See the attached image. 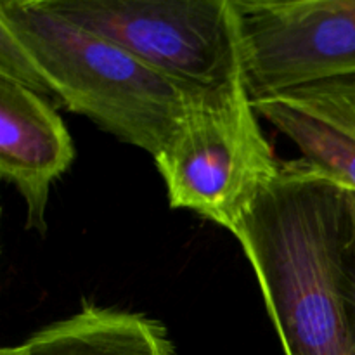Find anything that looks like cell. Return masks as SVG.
<instances>
[{
    "label": "cell",
    "mask_w": 355,
    "mask_h": 355,
    "mask_svg": "<svg viewBox=\"0 0 355 355\" xmlns=\"http://www.w3.org/2000/svg\"><path fill=\"white\" fill-rule=\"evenodd\" d=\"M0 355H175V349L156 319L89 304Z\"/></svg>",
    "instance_id": "ba28073f"
},
{
    "label": "cell",
    "mask_w": 355,
    "mask_h": 355,
    "mask_svg": "<svg viewBox=\"0 0 355 355\" xmlns=\"http://www.w3.org/2000/svg\"><path fill=\"white\" fill-rule=\"evenodd\" d=\"M252 101L355 78V0H232Z\"/></svg>",
    "instance_id": "5b68a950"
},
{
    "label": "cell",
    "mask_w": 355,
    "mask_h": 355,
    "mask_svg": "<svg viewBox=\"0 0 355 355\" xmlns=\"http://www.w3.org/2000/svg\"><path fill=\"white\" fill-rule=\"evenodd\" d=\"M0 76L58 97L71 113L153 158L203 94L52 12L42 0L0 2Z\"/></svg>",
    "instance_id": "7a4b0ae2"
},
{
    "label": "cell",
    "mask_w": 355,
    "mask_h": 355,
    "mask_svg": "<svg viewBox=\"0 0 355 355\" xmlns=\"http://www.w3.org/2000/svg\"><path fill=\"white\" fill-rule=\"evenodd\" d=\"M64 121L45 97L0 76V175L26 207V229L44 236L51 186L75 162Z\"/></svg>",
    "instance_id": "8992f818"
},
{
    "label": "cell",
    "mask_w": 355,
    "mask_h": 355,
    "mask_svg": "<svg viewBox=\"0 0 355 355\" xmlns=\"http://www.w3.org/2000/svg\"><path fill=\"white\" fill-rule=\"evenodd\" d=\"M343 302H345L347 321L355 347V193H350V227L343 250Z\"/></svg>",
    "instance_id": "9c48e42d"
},
{
    "label": "cell",
    "mask_w": 355,
    "mask_h": 355,
    "mask_svg": "<svg viewBox=\"0 0 355 355\" xmlns=\"http://www.w3.org/2000/svg\"><path fill=\"white\" fill-rule=\"evenodd\" d=\"M162 75L207 92L241 76L232 0H42Z\"/></svg>",
    "instance_id": "277c9868"
},
{
    "label": "cell",
    "mask_w": 355,
    "mask_h": 355,
    "mask_svg": "<svg viewBox=\"0 0 355 355\" xmlns=\"http://www.w3.org/2000/svg\"><path fill=\"white\" fill-rule=\"evenodd\" d=\"M155 163L170 207L194 211L231 234L283 166L243 75L201 94Z\"/></svg>",
    "instance_id": "3957f363"
},
{
    "label": "cell",
    "mask_w": 355,
    "mask_h": 355,
    "mask_svg": "<svg viewBox=\"0 0 355 355\" xmlns=\"http://www.w3.org/2000/svg\"><path fill=\"white\" fill-rule=\"evenodd\" d=\"M349 227L350 191L298 158L232 231L284 355H355L342 288Z\"/></svg>",
    "instance_id": "6da1fadb"
},
{
    "label": "cell",
    "mask_w": 355,
    "mask_h": 355,
    "mask_svg": "<svg viewBox=\"0 0 355 355\" xmlns=\"http://www.w3.org/2000/svg\"><path fill=\"white\" fill-rule=\"evenodd\" d=\"M253 107L297 146L302 162L355 193V78L284 90Z\"/></svg>",
    "instance_id": "52a82bcc"
}]
</instances>
